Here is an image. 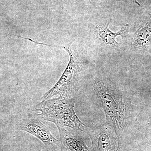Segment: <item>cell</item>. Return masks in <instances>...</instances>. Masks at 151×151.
Listing matches in <instances>:
<instances>
[{
  "label": "cell",
  "instance_id": "30bf717a",
  "mask_svg": "<svg viewBox=\"0 0 151 151\" xmlns=\"http://www.w3.org/2000/svg\"><path fill=\"white\" fill-rule=\"evenodd\" d=\"M150 126H151V116L150 117Z\"/></svg>",
  "mask_w": 151,
  "mask_h": 151
},
{
  "label": "cell",
  "instance_id": "6da1fadb",
  "mask_svg": "<svg viewBox=\"0 0 151 151\" xmlns=\"http://www.w3.org/2000/svg\"><path fill=\"white\" fill-rule=\"evenodd\" d=\"M94 89L110 126L121 140V135L129 123L130 108L128 100L119 88L107 80L97 81Z\"/></svg>",
  "mask_w": 151,
  "mask_h": 151
},
{
  "label": "cell",
  "instance_id": "52a82bcc",
  "mask_svg": "<svg viewBox=\"0 0 151 151\" xmlns=\"http://www.w3.org/2000/svg\"><path fill=\"white\" fill-rule=\"evenodd\" d=\"M60 142L65 151H91L82 141L74 137L64 127H59Z\"/></svg>",
  "mask_w": 151,
  "mask_h": 151
},
{
  "label": "cell",
  "instance_id": "ba28073f",
  "mask_svg": "<svg viewBox=\"0 0 151 151\" xmlns=\"http://www.w3.org/2000/svg\"><path fill=\"white\" fill-rule=\"evenodd\" d=\"M110 22H107L99 25L97 28V32L98 37L107 45L115 46L118 44L116 38L118 36L122 35L127 29L129 25L126 24L122 27L119 31L113 32L109 29Z\"/></svg>",
  "mask_w": 151,
  "mask_h": 151
},
{
  "label": "cell",
  "instance_id": "9c48e42d",
  "mask_svg": "<svg viewBox=\"0 0 151 151\" xmlns=\"http://www.w3.org/2000/svg\"><path fill=\"white\" fill-rule=\"evenodd\" d=\"M148 1L149 4H150V6H151V0H148ZM149 14H150V15H151V10Z\"/></svg>",
  "mask_w": 151,
  "mask_h": 151
},
{
  "label": "cell",
  "instance_id": "277c9868",
  "mask_svg": "<svg viewBox=\"0 0 151 151\" xmlns=\"http://www.w3.org/2000/svg\"><path fill=\"white\" fill-rule=\"evenodd\" d=\"M92 141L91 151H118L121 140L110 126L86 127L85 131Z\"/></svg>",
  "mask_w": 151,
  "mask_h": 151
},
{
  "label": "cell",
  "instance_id": "3957f363",
  "mask_svg": "<svg viewBox=\"0 0 151 151\" xmlns=\"http://www.w3.org/2000/svg\"><path fill=\"white\" fill-rule=\"evenodd\" d=\"M35 43L63 49L67 52L69 56V62L61 77L53 87L43 95L42 98V101L48 100L56 95L65 98H70L77 90L81 73V63L77 54L72 48L67 47L46 44L36 41Z\"/></svg>",
  "mask_w": 151,
  "mask_h": 151
},
{
  "label": "cell",
  "instance_id": "8992f818",
  "mask_svg": "<svg viewBox=\"0 0 151 151\" xmlns=\"http://www.w3.org/2000/svg\"><path fill=\"white\" fill-rule=\"evenodd\" d=\"M132 46L142 52H151V20L143 22L139 26L134 35Z\"/></svg>",
  "mask_w": 151,
  "mask_h": 151
},
{
  "label": "cell",
  "instance_id": "7a4b0ae2",
  "mask_svg": "<svg viewBox=\"0 0 151 151\" xmlns=\"http://www.w3.org/2000/svg\"><path fill=\"white\" fill-rule=\"evenodd\" d=\"M75 100L59 97L43 100L37 106L38 115L44 121L54 123L58 128L67 127L85 131L87 126L80 121L74 111Z\"/></svg>",
  "mask_w": 151,
  "mask_h": 151
},
{
  "label": "cell",
  "instance_id": "5b68a950",
  "mask_svg": "<svg viewBox=\"0 0 151 151\" xmlns=\"http://www.w3.org/2000/svg\"><path fill=\"white\" fill-rule=\"evenodd\" d=\"M20 128L22 131L37 138L47 147L59 145V141L54 137L48 128L37 119L32 118L25 119L23 121Z\"/></svg>",
  "mask_w": 151,
  "mask_h": 151
}]
</instances>
